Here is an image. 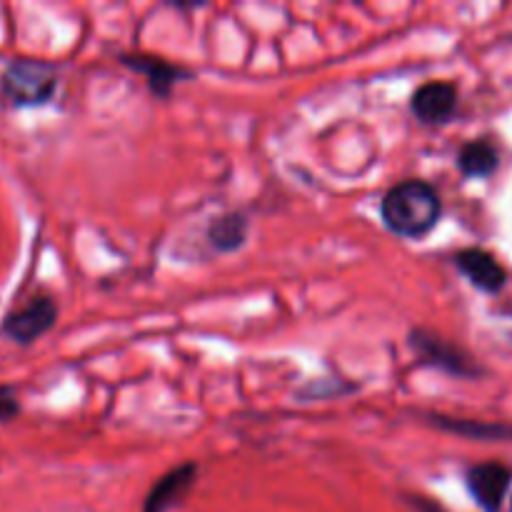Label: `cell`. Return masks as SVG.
<instances>
[{
  "label": "cell",
  "instance_id": "8fae6325",
  "mask_svg": "<svg viewBox=\"0 0 512 512\" xmlns=\"http://www.w3.org/2000/svg\"><path fill=\"white\" fill-rule=\"evenodd\" d=\"M130 65H135V68L148 73L150 85H153L155 93H168V88L175 83V78H178V70L168 63H160V60H150V63H130Z\"/></svg>",
  "mask_w": 512,
  "mask_h": 512
},
{
  "label": "cell",
  "instance_id": "ba28073f",
  "mask_svg": "<svg viewBox=\"0 0 512 512\" xmlns=\"http://www.w3.org/2000/svg\"><path fill=\"white\" fill-rule=\"evenodd\" d=\"M410 343H413L415 350H420V355H423L425 360H433L435 365L450 370V373H458V375H473L475 373V370L470 368L468 358H463V355H460V350H455L453 345L445 343L443 338L425 335L418 330V333H413Z\"/></svg>",
  "mask_w": 512,
  "mask_h": 512
},
{
  "label": "cell",
  "instance_id": "7c38bea8",
  "mask_svg": "<svg viewBox=\"0 0 512 512\" xmlns=\"http://www.w3.org/2000/svg\"><path fill=\"white\" fill-rule=\"evenodd\" d=\"M18 413H20V403L18 398H15L13 388L0 385V423H10Z\"/></svg>",
  "mask_w": 512,
  "mask_h": 512
},
{
  "label": "cell",
  "instance_id": "30bf717a",
  "mask_svg": "<svg viewBox=\"0 0 512 512\" xmlns=\"http://www.w3.org/2000/svg\"><path fill=\"white\" fill-rule=\"evenodd\" d=\"M245 233H248V223L243 215H225L210 225V243L218 250H235L243 245Z\"/></svg>",
  "mask_w": 512,
  "mask_h": 512
},
{
  "label": "cell",
  "instance_id": "7a4b0ae2",
  "mask_svg": "<svg viewBox=\"0 0 512 512\" xmlns=\"http://www.w3.org/2000/svg\"><path fill=\"white\" fill-rule=\"evenodd\" d=\"M0 90L15 108L45 105L58 90V70L45 60L18 58L3 70Z\"/></svg>",
  "mask_w": 512,
  "mask_h": 512
},
{
  "label": "cell",
  "instance_id": "277c9868",
  "mask_svg": "<svg viewBox=\"0 0 512 512\" xmlns=\"http://www.w3.org/2000/svg\"><path fill=\"white\" fill-rule=\"evenodd\" d=\"M510 470L500 463L475 465L468 470V490L485 512H500L510 488Z\"/></svg>",
  "mask_w": 512,
  "mask_h": 512
},
{
  "label": "cell",
  "instance_id": "5b68a950",
  "mask_svg": "<svg viewBox=\"0 0 512 512\" xmlns=\"http://www.w3.org/2000/svg\"><path fill=\"white\" fill-rule=\"evenodd\" d=\"M458 105V90L453 83H425L413 95V113L423 123H443L455 113Z\"/></svg>",
  "mask_w": 512,
  "mask_h": 512
},
{
  "label": "cell",
  "instance_id": "4fadbf2b",
  "mask_svg": "<svg viewBox=\"0 0 512 512\" xmlns=\"http://www.w3.org/2000/svg\"><path fill=\"white\" fill-rule=\"evenodd\" d=\"M510 512H512V503H510Z\"/></svg>",
  "mask_w": 512,
  "mask_h": 512
},
{
  "label": "cell",
  "instance_id": "52a82bcc",
  "mask_svg": "<svg viewBox=\"0 0 512 512\" xmlns=\"http://www.w3.org/2000/svg\"><path fill=\"white\" fill-rule=\"evenodd\" d=\"M193 480L195 465H183V468L173 470V473H168L165 478H160L158 485L150 490L143 512H165L168 508H173V505L180 503V498L188 493Z\"/></svg>",
  "mask_w": 512,
  "mask_h": 512
},
{
  "label": "cell",
  "instance_id": "8992f818",
  "mask_svg": "<svg viewBox=\"0 0 512 512\" xmlns=\"http://www.w3.org/2000/svg\"><path fill=\"white\" fill-rule=\"evenodd\" d=\"M455 265L463 270V275L475 285V288L485 290V293H498L505 285L503 265H500L493 255L485 253V250H463V253H458V258H455Z\"/></svg>",
  "mask_w": 512,
  "mask_h": 512
},
{
  "label": "cell",
  "instance_id": "9c48e42d",
  "mask_svg": "<svg viewBox=\"0 0 512 512\" xmlns=\"http://www.w3.org/2000/svg\"><path fill=\"white\" fill-rule=\"evenodd\" d=\"M458 163L465 175L488 178V175L498 168V153H495L493 145L485 143V140H475V143H468L460 150Z\"/></svg>",
  "mask_w": 512,
  "mask_h": 512
},
{
  "label": "cell",
  "instance_id": "3957f363",
  "mask_svg": "<svg viewBox=\"0 0 512 512\" xmlns=\"http://www.w3.org/2000/svg\"><path fill=\"white\" fill-rule=\"evenodd\" d=\"M58 320V305L48 298V295H38L30 300L23 308L13 310L3 318V333L8 335L13 343L30 345L48 333Z\"/></svg>",
  "mask_w": 512,
  "mask_h": 512
},
{
  "label": "cell",
  "instance_id": "6da1fadb",
  "mask_svg": "<svg viewBox=\"0 0 512 512\" xmlns=\"http://www.w3.org/2000/svg\"><path fill=\"white\" fill-rule=\"evenodd\" d=\"M385 225L403 238H420L440 218V198L433 185L423 180H405L395 185L380 205Z\"/></svg>",
  "mask_w": 512,
  "mask_h": 512
}]
</instances>
